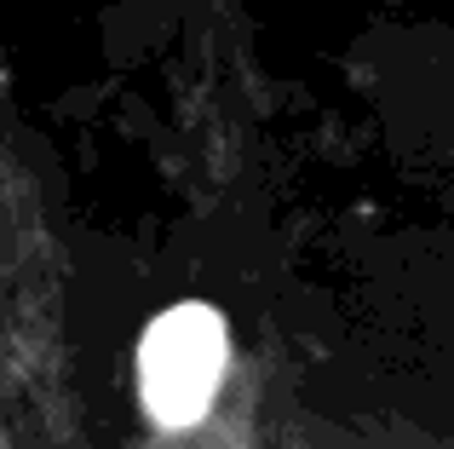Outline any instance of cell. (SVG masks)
I'll list each match as a JSON object with an SVG mask.
<instances>
[{
  "label": "cell",
  "instance_id": "obj_1",
  "mask_svg": "<svg viewBox=\"0 0 454 449\" xmlns=\"http://www.w3.org/2000/svg\"><path fill=\"white\" fill-rule=\"evenodd\" d=\"M224 369H231V328L201 300L167 305L138 340V398L167 432L196 427L207 415Z\"/></svg>",
  "mask_w": 454,
  "mask_h": 449
}]
</instances>
